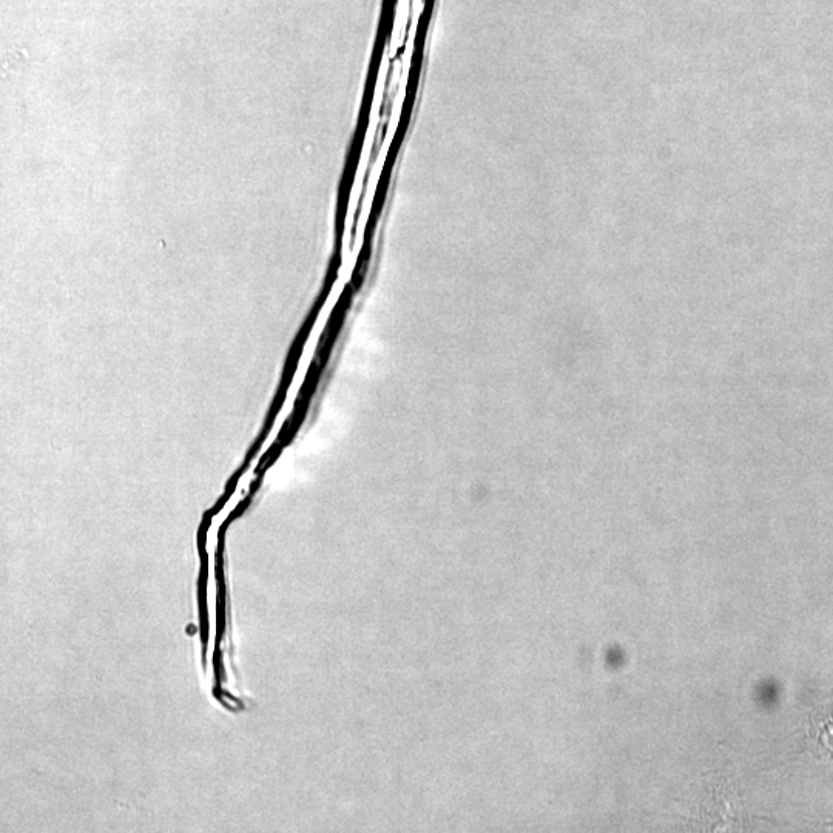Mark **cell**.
Masks as SVG:
<instances>
[{"mask_svg":"<svg viewBox=\"0 0 833 833\" xmlns=\"http://www.w3.org/2000/svg\"><path fill=\"white\" fill-rule=\"evenodd\" d=\"M391 59L389 50L385 51L383 56L382 68H380V76H378L377 92H375L374 104H372L371 122H369L368 135H366L365 147H363V155L360 159V167H358L357 179H355L354 190H352L351 206H349V220L351 223L352 212H355V207L360 198L361 186H363V173H365L366 166H368L369 155H371L372 144H374V136L377 133L378 121H380V107L383 101V88H385L386 73H388V62Z\"/></svg>","mask_w":833,"mask_h":833,"instance_id":"cell-1","label":"cell"}]
</instances>
